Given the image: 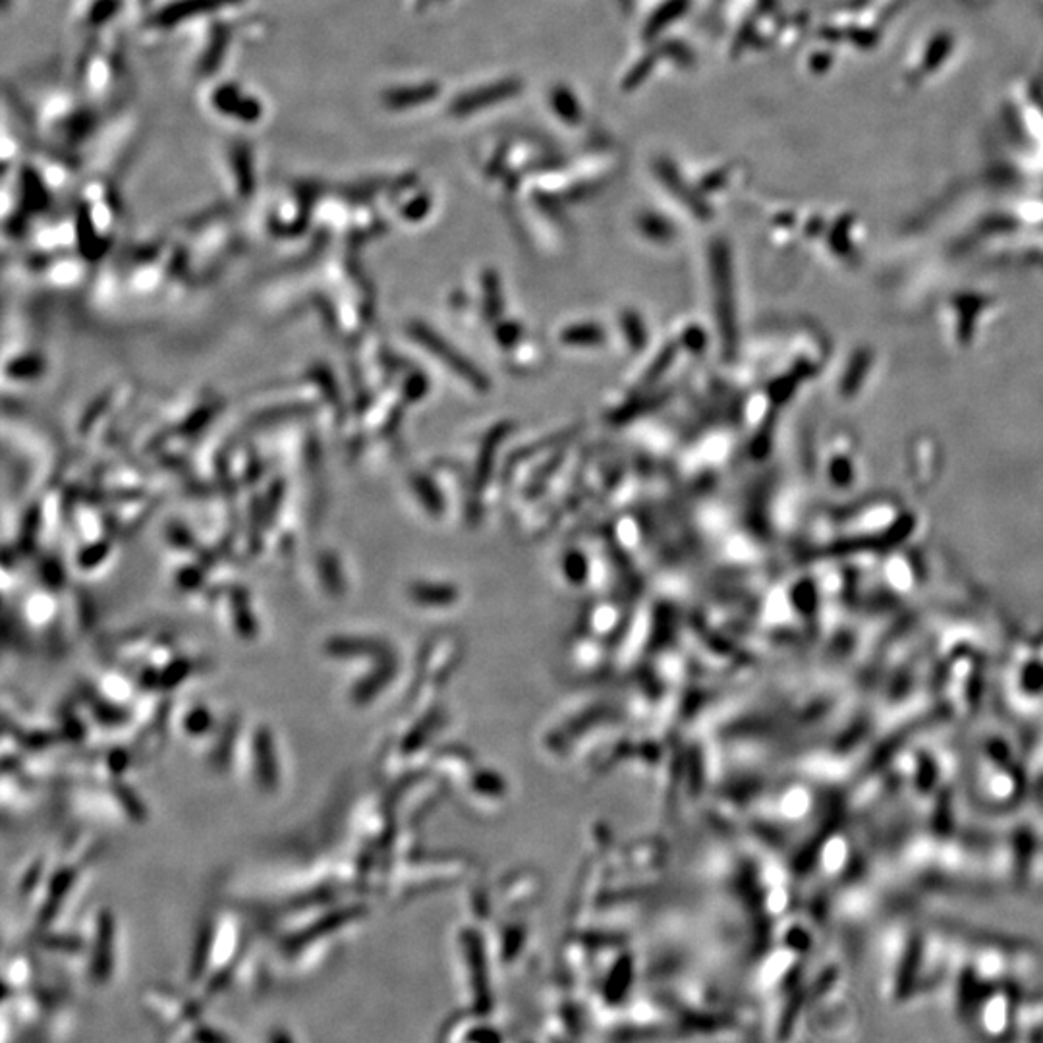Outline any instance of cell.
I'll list each match as a JSON object with an SVG mask.
<instances>
[{"mask_svg":"<svg viewBox=\"0 0 1043 1043\" xmlns=\"http://www.w3.org/2000/svg\"><path fill=\"white\" fill-rule=\"evenodd\" d=\"M364 914V906L360 905H346L341 908H334L327 914L318 916L311 923H308L306 928H302L298 931H292L288 936L282 939V947H285L288 953H298L302 949L310 947L313 941H318L321 937H331L333 933H336L339 929H342L348 923L356 921Z\"/></svg>","mask_w":1043,"mask_h":1043,"instance_id":"1","label":"cell"},{"mask_svg":"<svg viewBox=\"0 0 1043 1043\" xmlns=\"http://www.w3.org/2000/svg\"><path fill=\"white\" fill-rule=\"evenodd\" d=\"M252 771L255 787L263 795H273L280 785V764L275 734L267 725H259L252 736Z\"/></svg>","mask_w":1043,"mask_h":1043,"instance_id":"2","label":"cell"},{"mask_svg":"<svg viewBox=\"0 0 1043 1043\" xmlns=\"http://www.w3.org/2000/svg\"><path fill=\"white\" fill-rule=\"evenodd\" d=\"M116 921L111 910H101L95 921V936L90 953V977L97 984H106L114 972Z\"/></svg>","mask_w":1043,"mask_h":1043,"instance_id":"3","label":"cell"},{"mask_svg":"<svg viewBox=\"0 0 1043 1043\" xmlns=\"http://www.w3.org/2000/svg\"><path fill=\"white\" fill-rule=\"evenodd\" d=\"M323 654L331 659H377L385 654L381 642L364 636H333L323 644Z\"/></svg>","mask_w":1043,"mask_h":1043,"instance_id":"4","label":"cell"},{"mask_svg":"<svg viewBox=\"0 0 1043 1043\" xmlns=\"http://www.w3.org/2000/svg\"><path fill=\"white\" fill-rule=\"evenodd\" d=\"M74 882H75V869L74 867H60L59 872L51 877L49 895H47L45 903H43L41 912H39L41 926H49V923L57 918L59 908L64 900H67Z\"/></svg>","mask_w":1043,"mask_h":1043,"instance_id":"5","label":"cell"},{"mask_svg":"<svg viewBox=\"0 0 1043 1043\" xmlns=\"http://www.w3.org/2000/svg\"><path fill=\"white\" fill-rule=\"evenodd\" d=\"M388 672H390V663H381L375 670L367 672L365 677H362L360 680H356L350 692H348V700L352 702V705H365L372 702L377 692L385 686V682L388 680Z\"/></svg>","mask_w":1043,"mask_h":1043,"instance_id":"6","label":"cell"},{"mask_svg":"<svg viewBox=\"0 0 1043 1043\" xmlns=\"http://www.w3.org/2000/svg\"><path fill=\"white\" fill-rule=\"evenodd\" d=\"M238 733H240V719L232 717V719H228V723L223 726V731L219 738H216V742L209 754V762L215 771H226L228 765H231Z\"/></svg>","mask_w":1043,"mask_h":1043,"instance_id":"7","label":"cell"},{"mask_svg":"<svg viewBox=\"0 0 1043 1043\" xmlns=\"http://www.w3.org/2000/svg\"><path fill=\"white\" fill-rule=\"evenodd\" d=\"M231 613L234 632L242 639H246V642H254L259 636V623L252 611V607H249V600L244 593H238L232 597Z\"/></svg>","mask_w":1043,"mask_h":1043,"instance_id":"8","label":"cell"},{"mask_svg":"<svg viewBox=\"0 0 1043 1043\" xmlns=\"http://www.w3.org/2000/svg\"><path fill=\"white\" fill-rule=\"evenodd\" d=\"M83 700L87 703V708L91 710L97 723L108 726V729H114V726L126 723V719H128L126 710H122L121 705L113 703L111 700H105L103 695H99V694L85 692Z\"/></svg>","mask_w":1043,"mask_h":1043,"instance_id":"9","label":"cell"},{"mask_svg":"<svg viewBox=\"0 0 1043 1043\" xmlns=\"http://www.w3.org/2000/svg\"><path fill=\"white\" fill-rule=\"evenodd\" d=\"M113 795L116 798V802L121 804V808L128 813V818L136 821V823H144L147 818V810L144 806V802L132 790V787L126 785L122 780H114L113 782Z\"/></svg>","mask_w":1043,"mask_h":1043,"instance_id":"10","label":"cell"},{"mask_svg":"<svg viewBox=\"0 0 1043 1043\" xmlns=\"http://www.w3.org/2000/svg\"><path fill=\"white\" fill-rule=\"evenodd\" d=\"M215 729V717L205 705H193L182 719V731L192 738H201Z\"/></svg>","mask_w":1043,"mask_h":1043,"instance_id":"11","label":"cell"},{"mask_svg":"<svg viewBox=\"0 0 1043 1043\" xmlns=\"http://www.w3.org/2000/svg\"><path fill=\"white\" fill-rule=\"evenodd\" d=\"M132 764V756L128 754V749L124 748H114L108 752V759H106V765L108 769L113 771L114 775H121Z\"/></svg>","mask_w":1043,"mask_h":1043,"instance_id":"12","label":"cell"},{"mask_svg":"<svg viewBox=\"0 0 1043 1043\" xmlns=\"http://www.w3.org/2000/svg\"><path fill=\"white\" fill-rule=\"evenodd\" d=\"M41 864H34L29 867V872L24 875V882H21V893H29V890H34L39 877H41Z\"/></svg>","mask_w":1043,"mask_h":1043,"instance_id":"13","label":"cell"},{"mask_svg":"<svg viewBox=\"0 0 1043 1043\" xmlns=\"http://www.w3.org/2000/svg\"><path fill=\"white\" fill-rule=\"evenodd\" d=\"M267 1036H269V1038H267V1043H296L294 1039H292V1036L288 1034V1031H286V1030H282V1028H275V1030H271Z\"/></svg>","mask_w":1043,"mask_h":1043,"instance_id":"14","label":"cell"}]
</instances>
